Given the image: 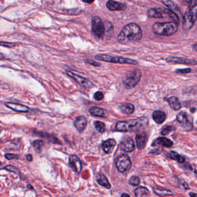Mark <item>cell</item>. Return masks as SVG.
Listing matches in <instances>:
<instances>
[{
	"mask_svg": "<svg viewBox=\"0 0 197 197\" xmlns=\"http://www.w3.org/2000/svg\"><path fill=\"white\" fill-rule=\"evenodd\" d=\"M83 2L84 3H87V4H91V3H93V1H83Z\"/></svg>",
	"mask_w": 197,
	"mask_h": 197,
	"instance_id": "f6af8a7d",
	"label": "cell"
},
{
	"mask_svg": "<svg viewBox=\"0 0 197 197\" xmlns=\"http://www.w3.org/2000/svg\"><path fill=\"white\" fill-rule=\"evenodd\" d=\"M168 156L172 160H175L180 164H183L185 162V158L174 151H171L168 154Z\"/></svg>",
	"mask_w": 197,
	"mask_h": 197,
	"instance_id": "4316f807",
	"label": "cell"
},
{
	"mask_svg": "<svg viewBox=\"0 0 197 197\" xmlns=\"http://www.w3.org/2000/svg\"><path fill=\"white\" fill-rule=\"evenodd\" d=\"M26 157L27 159L29 160V161H32L33 160V156H32L31 154H27V155Z\"/></svg>",
	"mask_w": 197,
	"mask_h": 197,
	"instance_id": "60d3db41",
	"label": "cell"
},
{
	"mask_svg": "<svg viewBox=\"0 0 197 197\" xmlns=\"http://www.w3.org/2000/svg\"><path fill=\"white\" fill-rule=\"evenodd\" d=\"M34 148L37 152H41L42 148L44 146V142L41 140H36L33 143Z\"/></svg>",
	"mask_w": 197,
	"mask_h": 197,
	"instance_id": "4dcf8cb0",
	"label": "cell"
},
{
	"mask_svg": "<svg viewBox=\"0 0 197 197\" xmlns=\"http://www.w3.org/2000/svg\"><path fill=\"white\" fill-rule=\"evenodd\" d=\"M120 109L123 113L127 115L132 114L135 111L134 105L130 103H125L120 106Z\"/></svg>",
	"mask_w": 197,
	"mask_h": 197,
	"instance_id": "d4e9b609",
	"label": "cell"
},
{
	"mask_svg": "<svg viewBox=\"0 0 197 197\" xmlns=\"http://www.w3.org/2000/svg\"><path fill=\"white\" fill-rule=\"evenodd\" d=\"M165 61L167 62L168 63L183 64H190V65L197 64V61L187 59L183 57H168L165 59Z\"/></svg>",
	"mask_w": 197,
	"mask_h": 197,
	"instance_id": "4fadbf2b",
	"label": "cell"
},
{
	"mask_svg": "<svg viewBox=\"0 0 197 197\" xmlns=\"http://www.w3.org/2000/svg\"><path fill=\"white\" fill-rule=\"evenodd\" d=\"M153 31L158 35L171 36L175 34L178 30V24L174 22L156 23L153 24Z\"/></svg>",
	"mask_w": 197,
	"mask_h": 197,
	"instance_id": "3957f363",
	"label": "cell"
},
{
	"mask_svg": "<svg viewBox=\"0 0 197 197\" xmlns=\"http://www.w3.org/2000/svg\"><path fill=\"white\" fill-rule=\"evenodd\" d=\"M5 105L7 106L8 108H10L14 111L18 112H30V109L25 105L20 104H16V103H13L11 102H5Z\"/></svg>",
	"mask_w": 197,
	"mask_h": 197,
	"instance_id": "2e32d148",
	"label": "cell"
},
{
	"mask_svg": "<svg viewBox=\"0 0 197 197\" xmlns=\"http://www.w3.org/2000/svg\"><path fill=\"white\" fill-rule=\"evenodd\" d=\"M153 119L157 124H163L166 119V115L164 112L161 111H156L153 113Z\"/></svg>",
	"mask_w": 197,
	"mask_h": 197,
	"instance_id": "7402d4cb",
	"label": "cell"
},
{
	"mask_svg": "<svg viewBox=\"0 0 197 197\" xmlns=\"http://www.w3.org/2000/svg\"><path fill=\"white\" fill-rule=\"evenodd\" d=\"M15 44L13 43H9V42H1V45L3 46H5V47H8V48H13V47H15Z\"/></svg>",
	"mask_w": 197,
	"mask_h": 197,
	"instance_id": "74e56055",
	"label": "cell"
},
{
	"mask_svg": "<svg viewBox=\"0 0 197 197\" xmlns=\"http://www.w3.org/2000/svg\"><path fill=\"white\" fill-rule=\"evenodd\" d=\"M104 95L101 91H97L94 95V99L97 101L102 100L104 98Z\"/></svg>",
	"mask_w": 197,
	"mask_h": 197,
	"instance_id": "836d02e7",
	"label": "cell"
},
{
	"mask_svg": "<svg viewBox=\"0 0 197 197\" xmlns=\"http://www.w3.org/2000/svg\"><path fill=\"white\" fill-rule=\"evenodd\" d=\"M106 6L109 10L111 11H124L126 9L127 5L124 3H119L115 1H108Z\"/></svg>",
	"mask_w": 197,
	"mask_h": 197,
	"instance_id": "5bb4252c",
	"label": "cell"
},
{
	"mask_svg": "<svg viewBox=\"0 0 197 197\" xmlns=\"http://www.w3.org/2000/svg\"><path fill=\"white\" fill-rule=\"evenodd\" d=\"M4 169H5L7 171H10V172H14L15 174H19L18 173H19V171L18 170L17 168L12 166V165H7L6 167H5L4 168Z\"/></svg>",
	"mask_w": 197,
	"mask_h": 197,
	"instance_id": "e575fe53",
	"label": "cell"
},
{
	"mask_svg": "<svg viewBox=\"0 0 197 197\" xmlns=\"http://www.w3.org/2000/svg\"><path fill=\"white\" fill-rule=\"evenodd\" d=\"M116 167L121 173H125L129 171L131 167L130 158L126 154L118 157L115 161Z\"/></svg>",
	"mask_w": 197,
	"mask_h": 197,
	"instance_id": "ba28073f",
	"label": "cell"
},
{
	"mask_svg": "<svg viewBox=\"0 0 197 197\" xmlns=\"http://www.w3.org/2000/svg\"><path fill=\"white\" fill-rule=\"evenodd\" d=\"M142 31L140 26L136 23H131L124 27L120 32L117 41L122 44L136 42L141 39Z\"/></svg>",
	"mask_w": 197,
	"mask_h": 197,
	"instance_id": "6da1fadb",
	"label": "cell"
},
{
	"mask_svg": "<svg viewBox=\"0 0 197 197\" xmlns=\"http://www.w3.org/2000/svg\"><path fill=\"white\" fill-rule=\"evenodd\" d=\"M116 145V142L114 139H108L102 144V148L105 152L110 154L113 152Z\"/></svg>",
	"mask_w": 197,
	"mask_h": 197,
	"instance_id": "ac0fdd59",
	"label": "cell"
},
{
	"mask_svg": "<svg viewBox=\"0 0 197 197\" xmlns=\"http://www.w3.org/2000/svg\"><path fill=\"white\" fill-rule=\"evenodd\" d=\"M142 77L140 70H135L128 73L123 79V85L127 89H131L138 85Z\"/></svg>",
	"mask_w": 197,
	"mask_h": 197,
	"instance_id": "277c9868",
	"label": "cell"
},
{
	"mask_svg": "<svg viewBox=\"0 0 197 197\" xmlns=\"http://www.w3.org/2000/svg\"><path fill=\"white\" fill-rule=\"evenodd\" d=\"M135 195L136 197H146L149 194V191L145 187H139L135 190Z\"/></svg>",
	"mask_w": 197,
	"mask_h": 197,
	"instance_id": "83f0119b",
	"label": "cell"
},
{
	"mask_svg": "<svg viewBox=\"0 0 197 197\" xmlns=\"http://www.w3.org/2000/svg\"><path fill=\"white\" fill-rule=\"evenodd\" d=\"M136 142L138 149L142 150L145 148L146 143V135L145 132L137 134Z\"/></svg>",
	"mask_w": 197,
	"mask_h": 197,
	"instance_id": "44dd1931",
	"label": "cell"
},
{
	"mask_svg": "<svg viewBox=\"0 0 197 197\" xmlns=\"http://www.w3.org/2000/svg\"><path fill=\"white\" fill-rule=\"evenodd\" d=\"M66 72H67V74L70 77H71V78L74 81H75L78 85L82 86L83 87H85L86 89H90V88H91L94 86V85L93 84V83L87 79L83 78L82 76L78 75L75 74L71 71H66Z\"/></svg>",
	"mask_w": 197,
	"mask_h": 197,
	"instance_id": "30bf717a",
	"label": "cell"
},
{
	"mask_svg": "<svg viewBox=\"0 0 197 197\" xmlns=\"http://www.w3.org/2000/svg\"><path fill=\"white\" fill-rule=\"evenodd\" d=\"M95 59L98 60H101L103 61L114 63L127 64L132 65H137L138 64V61L135 60L118 56H109L107 54H97L95 56Z\"/></svg>",
	"mask_w": 197,
	"mask_h": 197,
	"instance_id": "5b68a950",
	"label": "cell"
},
{
	"mask_svg": "<svg viewBox=\"0 0 197 197\" xmlns=\"http://www.w3.org/2000/svg\"><path fill=\"white\" fill-rule=\"evenodd\" d=\"M91 28L94 36L98 39L103 38L105 34V29L104 24L100 17H93L91 20Z\"/></svg>",
	"mask_w": 197,
	"mask_h": 197,
	"instance_id": "52a82bcc",
	"label": "cell"
},
{
	"mask_svg": "<svg viewBox=\"0 0 197 197\" xmlns=\"http://www.w3.org/2000/svg\"><path fill=\"white\" fill-rule=\"evenodd\" d=\"M68 164L70 167L75 172L79 174L82 171V163L78 157L75 155H71L69 157Z\"/></svg>",
	"mask_w": 197,
	"mask_h": 197,
	"instance_id": "7c38bea8",
	"label": "cell"
},
{
	"mask_svg": "<svg viewBox=\"0 0 197 197\" xmlns=\"http://www.w3.org/2000/svg\"><path fill=\"white\" fill-rule=\"evenodd\" d=\"M128 182L129 184L132 186H138L140 183V179L138 176H133L130 179Z\"/></svg>",
	"mask_w": 197,
	"mask_h": 197,
	"instance_id": "1f68e13d",
	"label": "cell"
},
{
	"mask_svg": "<svg viewBox=\"0 0 197 197\" xmlns=\"http://www.w3.org/2000/svg\"><path fill=\"white\" fill-rule=\"evenodd\" d=\"M86 63L90 64V65H94L95 67H100L101 65L100 63L96 61H93V60H86Z\"/></svg>",
	"mask_w": 197,
	"mask_h": 197,
	"instance_id": "f35d334b",
	"label": "cell"
},
{
	"mask_svg": "<svg viewBox=\"0 0 197 197\" xmlns=\"http://www.w3.org/2000/svg\"><path fill=\"white\" fill-rule=\"evenodd\" d=\"M168 102L171 108L175 111H179L182 108L181 102L178 97H171L168 100Z\"/></svg>",
	"mask_w": 197,
	"mask_h": 197,
	"instance_id": "603a6c76",
	"label": "cell"
},
{
	"mask_svg": "<svg viewBox=\"0 0 197 197\" xmlns=\"http://www.w3.org/2000/svg\"><path fill=\"white\" fill-rule=\"evenodd\" d=\"M97 181L98 183L100 184L101 186H103L106 189H109L111 187V186L108 182L106 177L102 173H100L97 175Z\"/></svg>",
	"mask_w": 197,
	"mask_h": 197,
	"instance_id": "cb8c5ba5",
	"label": "cell"
},
{
	"mask_svg": "<svg viewBox=\"0 0 197 197\" xmlns=\"http://www.w3.org/2000/svg\"><path fill=\"white\" fill-rule=\"evenodd\" d=\"M193 48L194 50H195V51L197 52V43L193 45Z\"/></svg>",
	"mask_w": 197,
	"mask_h": 197,
	"instance_id": "7bdbcfd3",
	"label": "cell"
},
{
	"mask_svg": "<svg viewBox=\"0 0 197 197\" xmlns=\"http://www.w3.org/2000/svg\"><path fill=\"white\" fill-rule=\"evenodd\" d=\"M162 3L167 6L169 9L174 12L175 15H177L179 18H183V16L182 15V13L180 10L179 9L178 7L177 6V5L175 4L174 2L172 1H162Z\"/></svg>",
	"mask_w": 197,
	"mask_h": 197,
	"instance_id": "e0dca14e",
	"label": "cell"
},
{
	"mask_svg": "<svg viewBox=\"0 0 197 197\" xmlns=\"http://www.w3.org/2000/svg\"><path fill=\"white\" fill-rule=\"evenodd\" d=\"M94 126L96 127V130H97L100 133H103L106 130V126L104 123L99 122V121H96L94 122Z\"/></svg>",
	"mask_w": 197,
	"mask_h": 197,
	"instance_id": "f546056e",
	"label": "cell"
},
{
	"mask_svg": "<svg viewBox=\"0 0 197 197\" xmlns=\"http://www.w3.org/2000/svg\"><path fill=\"white\" fill-rule=\"evenodd\" d=\"M176 119L184 128L191 130L193 127V120L191 116L184 111L179 112L176 116Z\"/></svg>",
	"mask_w": 197,
	"mask_h": 197,
	"instance_id": "9c48e42d",
	"label": "cell"
},
{
	"mask_svg": "<svg viewBox=\"0 0 197 197\" xmlns=\"http://www.w3.org/2000/svg\"><path fill=\"white\" fill-rule=\"evenodd\" d=\"M163 149L161 148H158L157 149H154L152 150L151 152H150V153H152V154H160L161 153L163 152Z\"/></svg>",
	"mask_w": 197,
	"mask_h": 197,
	"instance_id": "ab89813d",
	"label": "cell"
},
{
	"mask_svg": "<svg viewBox=\"0 0 197 197\" xmlns=\"http://www.w3.org/2000/svg\"><path fill=\"white\" fill-rule=\"evenodd\" d=\"M194 8L190 5L183 16V27L185 30H189L193 26L194 22L197 19V9H195Z\"/></svg>",
	"mask_w": 197,
	"mask_h": 197,
	"instance_id": "8992f818",
	"label": "cell"
},
{
	"mask_svg": "<svg viewBox=\"0 0 197 197\" xmlns=\"http://www.w3.org/2000/svg\"><path fill=\"white\" fill-rule=\"evenodd\" d=\"M120 148L123 151L127 152H131L134 151L135 146L134 142L131 138H127L122 142L120 145Z\"/></svg>",
	"mask_w": 197,
	"mask_h": 197,
	"instance_id": "9a60e30c",
	"label": "cell"
},
{
	"mask_svg": "<svg viewBox=\"0 0 197 197\" xmlns=\"http://www.w3.org/2000/svg\"><path fill=\"white\" fill-rule=\"evenodd\" d=\"M89 112L91 115L101 117H106L108 116V112L103 108L93 106L90 108Z\"/></svg>",
	"mask_w": 197,
	"mask_h": 197,
	"instance_id": "ffe728a7",
	"label": "cell"
},
{
	"mask_svg": "<svg viewBox=\"0 0 197 197\" xmlns=\"http://www.w3.org/2000/svg\"><path fill=\"white\" fill-rule=\"evenodd\" d=\"M154 193L157 194L158 195L161 197H164L166 195H172L174 193L167 189H153Z\"/></svg>",
	"mask_w": 197,
	"mask_h": 197,
	"instance_id": "f1b7e54d",
	"label": "cell"
},
{
	"mask_svg": "<svg viewBox=\"0 0 197 197\" xmlns=\"http://www.w3.org/2000/svg\"><path fill=\"white\" fill-rule=\"evenodd\" d=\"M87 124V119L83 116L77 117L74 122L75 126L80 132H81L85 129Z\"/></svg>",
	"mask_w": 197,
	"mask_h": 197,
	"instance_id": "d6986e66",
	"label": "cell"
},
{
	"mask_svg": "<svg viewBox=\"0 0 197 197\" xmlns=\"http://www.w3.org/2000/svg\"><path fill=\"white\" fill-rule=\"evenodd\" d=\"M5 157L6 158H7L8 160H13V159L18 158V156L16 154H6L5 155Z\"/></svg>",
	"mask_w": 197,
	"mask_h": 197,
	"instance_id": "8d00e7d4",
	"label": "cell"
},
{
	"mask_svg": "<svg viewBox=\"0 0 197 197\" xmlns=\"http://www.w3.org/2000/svg\"><path fill=\"white\" fill-rule=\"evenodd\" d=\"M174 127L171 126H167L164 127L161 132V134L163 136L167 135L174 130Z\"/></svg>",
	"mask_w": 197,
	"mask_h": 197,
	"instance_id": "d6a6232c",
	"label": "cell"
},
{
	"mask_svg": "<svg viewBox=\"0 0 197 197\" xmlns=\"http://www.w3.org/2000/svg\"><path fill=\"white\" fill-rule=\"evenodd\" d=\"M189 195H190V196L191 197H197V194L193 193V192H191L189 194Z\"/></svg>",
	"mask_w": 197,
	"mask_h": 197,
	"instance_id": "b9f144b4",
	"label": "cell"
},
{
	"mask_svg": "<svg viewBox=\"0 0 197 197\" xmlns=\"http://www.w3.org/2000/svg\"><path fill=\"white\" fill-rule=\"evenodd\" d=\"M191 71V70L190 68H184V69H178L175 72L179 74H186L190 73Z\"/></svg>",
	"mask_w": 197,
	"mask_h": 197,
	"instance_id": "d590c367",
	"label": "cell"
},
{
	"mask_svg": "<svg viewBox=\"0 0 197 197\" xmlns=\"http://www.w3.org/2000/svg\"><path fill=\"white\" fill-rule=\"evenodd\" d=\"M131 197L128 194L124 193L122 195V197Z\"/></svg>",
	"mask_w": 197,
	"mask_h": 197,
	"instance_id": "ee69618b",
	"label": "cell"
},
{
	"mask_svg": "<svg viewBox=\"0 0 197 197\" xmlns=\"http://www.w3.org/2000/svg\"><path fill=\"white\" fill-rule=\"evenodd\" d=\"M147 15L149 18H162L168 17V9L162 8H151L147 12Z\"/></svg>",
	"mask_w": 197,
	"mask_h": 197,
	"instance_id": "8fae6325",
	"label": "cell"
},
{
	"mask_svg": "<svg viewBox=\"0 0 197 197\" xmlns=\"http://www.w3.org/2000/svg\"><path fill=\"white\" fill-rule=\"evenodd\" d=\"M161 145L164 147H171L173 145V142L170 139L165 137H160L157 138L155 141L153 142V145Z\"/></svg>",
	"mask_w": 197,
	"mask_h": 197,
	"instance_id": "484cf974",
	"label": "cell"
},
{
	"mask_svg": "<svg viewBox=\"0 0 197 197\" xmlns=\"http://www.w3.org/2000/svg\"><path fill=\"white\" fill-rule=\"evenodd\" d=\"M148 123V120L144 117L127 121L119 122L116 125V129L118 131L128 132L139 129L142 127L146 125Z\"/></svg>",
	"mask_w": 197,
	"mask_h": 197,
	"instance_id": "7a4b0ae2",
	"label": "cell"
}]
</instances>
